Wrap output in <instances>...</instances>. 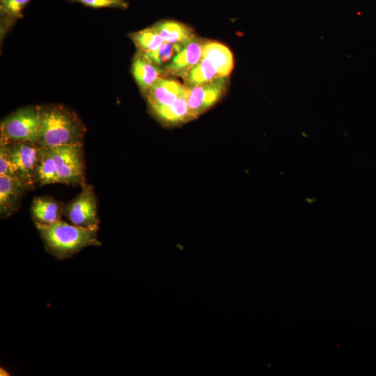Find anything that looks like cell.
<instances>
[{
    "label": "cell",
    "instance_id": "1",
    "mask_svg": "<svg viewBox=\"0 0 376 376\" xmlns=\"http://www.w3.org/2000/svg\"><path fill=\"white\" fill-rule=\"evenodd\" d=\"M40 127L38 143L42 147L82 143L86 129L78 116L56 104L39 106Z\"/></svg>",
    "mask_w": 376,
    "mask_h": 376
},
{
    "label": "cell",
    "instance_id": "2",
    "mask_svg": "<svg viewBox=\"0 0 376 376\" xmlns=\"http://www.w3.org/2000/svg\"><path fill=\"white\" fill-rule=\"evenodd\" d=\"M35 225L46 250L59 259L70 258L86 247L101 244L97 239L98 228L80 227L61 220Z\"/></svg>",
    "mask_w": 376,
    "mask_h": 376
},
{
    "label": "cell",
    "instance_id": "3",
    "mask_svg": "<svg viewBox=\"0 0 376 376\" xmlns=\"http://www.w3.org/2000/svg\"><path fill=\"white\" fill-rule=\"evenodd\" d=\"M234 67L232 52L225 45L206 40L198 63L182 79L188 87L228 77Z\"/></svg>",
    "mask_w": 376,
    "mask_h": 376
},
{
    "label": "cell",
    "instance_id": "4",
    "mask_svg": "<svg viewBox=\"0 0 376 376\" xmlns=\"http://www.w3.org/2000/svg\"><path fill=\"white\" fill-rule=\"evenodd\" d=\"M40 127L39 106L19 108L1 123V143L38 142Z\"/></svg>",
    "mask_w": 376,
    "mask_h": 376
},
{
    "label": "cell",
    "instance_id": "5",
    "mask_svg": "<svg viewBox=\"0 0 376 376\" xmlns=\"http://www.w3.org/2000/svg\"><path fill=\"white\" fill-rule=\"evenodd\" d=\"M49 148L56 166L59 183L85 184L82 143Z\"/></svg>",
    "mask_w": 376,
    "mask_h": 376
},
{
    "label": "cell",
    "instance_id": "6",
    "mask_svg": "<svg viewBox=\"0 0 376 376\" xmlns=\"http://www.w3.org/2000/svg\"><path fill=\"white\" fill-rule=\"evenodd\" d=\"M4 145L6 146L14 176L31 187L36 182V171L42 146L31 141L13 142Z\"/></svg>",
    "mask_w": 376,
    "mask_h": 376
},
{
    "label": "cell",
    "instance_id": "7",
    "mask_svg": "<svg viewBox=\"0 0 376 376\" xmlns=\"http://www.w3.org/2000/svg\"><path fill=\"white\" fill-rule=\"evenodd\" d=\"M228 85V77H226L187 86V100L193 119L197 118L219 102L226 95Z\"/></svg>",
    "mask_w": 376,
    "mask_h": 376
},
{
    "label": "cell",
    "instance_id": "8",
    "mask_svg": "<svg viewBox=\"0 0 376 376\" xmlns=\"http://www.w3.org/2000/svg\"><path fill=\"white\" fill-rule=\"evenodd\" d=\"M97 199L92 186L82 185L79 195L64 208V214L73 225L84 228H98Z\"/></svg>",
    "mask_w": 376,
    "mask_h": 376
},
{
    "label": "cell",
    "instance_id": "9",
    "mask_svg": "<svg viewBox=\"0 0 376 376\" xmlns=\"http://www.w3.org/2000/svg\"><path fill=\"white\" fill-rule=\"evenodd\" d=\"M206 40L196 36L185 45L171 63L163 69L164 75L182 78L200 61Z\"/></svg>",
    "mask_w": 376,
    "mask_h": 376
},
{
    "label": "cell",
    "instance_id": "10",
    "mask_svg": "<svg viewBox=\"0 0 376 376\" xmlns=\"http://www.w3.org/2000/svg\"><path fill=\"white\" fill-rule=\"evenodd\" d=\"M30 187L17 177L0 175V215L1 218L10 217L17 210L22 196Z\"/></svg>",
    "mask_w": 376,
    "mask_h": 376
},
{
    "label": "cell",
    "instance_id": "11",
    "mask_svg": "<svg viewBox=\"0 0 376 376\" xmlns=\"http://www.w3.org/2000/svg\"><path fill=\"white\" fill-rule=\"evenodd\" d=\"M187 91L172 104L149 109L154 118L164 127H177L193 120L187 103Z\"/></svg>",
    "mask_w": 376,
    "mask_h": 376
},
{
    "label": "cell",
    "instance_id": "12",
    "mask_svg": "<svg viewBox=\"0 0 376 376\" xmlns=\"http://www.w3.org/2000/svg\"><path fill=\"white\" fill-rule=\"evenodd\" d=\"M187 89L184 84L169 77L159 79L150 88L145 98L148 109L172 104Z\"/></svg>",
    "mask_w": 376,
    "mask_h": 376
},
{
    "label": "cell",
    "instance_id": "13",
    "mask_svg": "<svg viewBox=\"0 0 376 376\" xmlns=\"http://www.w3.org/2000/svg\"><path fill=\"white\" fill-rule=\"evenodd\" d=\"M132 73L144 97L150 88L160 78L165 77L158 68L141 52L137 51L132 63Z\"/></svg>",
    "mask_w": 376,
    "mask_h": 376
},
{
    "label": "cell",
    "instance_id": "14",
    "mask_svg": "<svg viewBox=\"0 0 376 376\" xmlns=\"http://www.w3.org/2000/svg\"><path fill=\"white\" fill-rule=\"evenodd\" d=\"M166 42L186 45L196 36L187 24L173 19H162L151 26Z\"/></svg>",
    "mask_w": 376,
    "mask_h": 376
},
{
    "label": "cell",
    "instance_id": "15",
    "mask_svg": "<svg viewBox=\"0 0 376 376\" xmlns=\"http://www.w3.org/2000/svg\"><path fill=\"white\" fill-rule=\"evenodd\" d=\"M31 212L34 223L49 224L61 220L64 207L54 198L38 196L33 198Z\"/></svg>",
    "mask_w": 376,
    "mask_h": 376
},
{
    "label": "cell",
    "instance_id": "16",
    "mask_svg": "<svg viewBox=\"0 0 376 376\" xmlns=\"http://www.w3.org/2000/svg\"><path fill=\"white\" fill-rule=\"evenodd\" d=\"M36 181L40 185L59 183L54 160L49 148L42 147L36 171Z\"/></svg>",
    "mask_w": 376,
    "mask_h": 376
},
{
    "label": "cell",
    "instance_id": "17",
    "mask_svg": "<svg viewBox=\"0 0 376 376\" xmlns=\"http://www.w3.org/2000/svg\"><path fill=\"white\" fill-rule=\"evenodd\" d=\"M31 0H0L1 30H8L23 16V10Z\"/></svg>",
    "mask_w": 376,
    "mask_h": 376
},
{
    "label": "cell",
    "instance_id": "18",
    "mask_svg": "<svg viewBox=\"0 0 376 376\" xmlns=\"http://www.w3.org/2000/svg\"><path fill=\"white\" fill-rule=\"evenodd\" d=\"M130 38L138 50L145 54L156 50L165 42L152 26L131 33Z\"/></svg>",
    "mask_w": 376,
    "mask_h": 376
},
{
    "label": "cell",
    "instance_id": "19",
    "mask_svg": "<svg viewBox=\"0 0 376 376\" xmlns=\"http://www.w3.org/2000/svg\"><path fill=\"white\" fill-rule=\"evenodd\" d=\"M184 45L164 42L156 50L143 54L162 72L163 69L167 66L175 55L181 51Z\"/></svg>",
    "mask_w": 376,
    "mask_h": 376
},
{
    "label": "cell",
    "instance_id": "20",
    "mask_svg": "<svg viewBox=\"0 0 376 376\" xmlns=\"http://www.w3.org/2000/svg\"><path fill=\"white\" fill-rule=\"evenodd\" d=\"M70 2H75L83 4L93 8H118L125 10L129 6L126 0H67Z\"/></svg>",
    "mask_w": 376,
    "mask_h": 376
},
{
    "label": "cell",
    "instance_id": "21",
    "mask_svg": "<svg viewBox=\"0 0 376 376\" xmlns=\"http://www.w3.org/2000/svg\"><path fill=\"white\" fill-rule=\"evenodd\" d=\"M7 175L14 176L11 163L9 159L6 146L4 144H0V175Z\"/></svg>",
    "mask_w": 376,
    "mask_h": 376
},
{
    "label": "cell",
    "instance_id": "22",
    "mask_svg": "<svg viewBox=\"0 0 376 376\" xmlns=\"http://www.w3.org/2000/svg\"><path fill=\"white\" fill-rule=\"evenodd\" d=\"M0 375H1V376H2V375H3V376H5V375H9V373H8V372L6 371V370H4V368H0Z\"/></svg>",
    "mask_w": 376,
    "mask_h": 376
}]
</instances>
